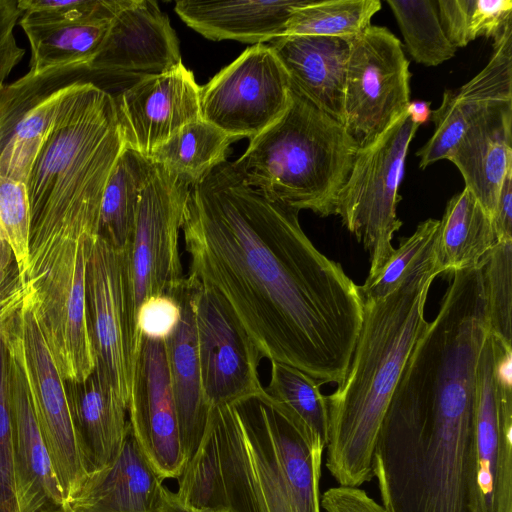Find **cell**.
<instances>
[{
    "label": "cell",
    "mask_w": 512,
    "mask_h": 512,
    "mask_svg": "<svg viewBox=\"0 0 512 512\" xmlns=\"http://www.w3.org/2000/svg\"><path fill=\"white\" fill-rule=\"evenodd\" d=\"M406 112L410 119L415 124L420 126L421 124H424L430 120L432 111L430 109L429 102L423 100H415L409 102Z\"/></svg>",
    "instance_id": "bcb514c9"
},
{
    "label": "cell",
    "mask_w": 512,
    "mask_h": 512,
    "mask_svg": "<svg viewBox=\"0 0 512 512\" xmlns=\"http://www.w3.org/2000/svg\"><path fill=\"white\" fill-rule=\"evenodd\" d=\"M17 2L0 0V85L25 54L14 36V28L22 16Z\"/></svg>",
    "instance_id": "7bdbcfd3"
},
{
    "label": "cell",
    "mask_w": 512,
    "mask_h": 512,
    "mask_svg": "<svg viewBox=\"0 0 512 512\" xmlns=\"http://www.w3.org/2000/svg\"><path fill=\"white\" fill-rule=\"evenodd\" d=\"M233 137L201 118L188 123L148 156L192 186L226 160Z\"/></svg>",
    "instance_id": "4dcf8cb0"
},
{
    "label": "cell",
    "mask_w": 512,
    "mask_h": 512,
    "mask_svg": "<svg viewBox=\"0 0 512 512\" xmlns=\"http://www.w3.org/2000/svg\"><path fill=\"white\" fill-rule=\"evenodd\" d=\"M492 224L497 242L512 241V168L501 184Z\"/></svg>",
    "instance_id": "f6af8a7d"
},
{
    "label": "cell",
    "mask_w": 512,
    "mask_h": 512,
    "mask_svg": "<svg viewBox=\"0 0 512 512\" xmlns=\"http://www.w3.org/2000/svg\"><path fill=\"white\" fill-rule=\"evenodd\" d=\"M511 355L487 335L476 376L473 512H512Z\"/></svg>",
    "instance_id": "7c38bea8"
},
{
    "label": "cell",
    "mask_w": 512,
    "mask_h": 512,
    "mask_svg": "<svg viewBox=\"0 0 512 512\" xmlns=\"http://www.w3.org/2000/svg\"><path fill=\"white\" fill-rule=\"evenodd\" d=\"M131 430L163 479H177L187 462L172 395L164 341L142 337L128 406Z\"/></svg>",
    "instance_id": "ffe728a7"
},
{
    "label": "cell",
    "mask_w": 512,
    "mask_h": 512,
    "mask_svg": "<svg viewBox=\"0 0 512 512\" xmlns=\"http://www.w3.org/2000/svg\"><path fill=\"white\" fill-rule=\"evenodd\" d=\"M435 252L443 273L474 268L497 242L492 218L464 187L439 220Z\"/></svg>",
    "instance_id": "f1b7e54d"
},
{
    "label": "cell",
    "mask_w": 512,
    "mask_h": 512,
    "mask_svg": "<svg viewBox=\"0 0 512 512\" xmlns=\"http://www.w3.org/2000/svg\"><path fill=\"white\" fill-rule=\"evenodd\" d=\"M182 63L168 16L151 0H112L105 39L88 63L93 75L139 76L169 71Z\"/></svg>",
    "instance_id": "ac0fdd59"
},
{
    "label": "cell",
    "mask_w": 512,
    "mask_h": 512,
    "mask_svg": "<svg viewBox=\"0 0 512 512\" xmlns=\"http://www.w3.org/2000/svg\"><path fill=\"white\" fill-rule=\"evenodd\" d=\"M512 101V25L494 40L487 65L457 89H446L431 112V138L417 152L422 169L446 159L465 131L491 106Z\"/></svg>",
    "instance_id": "44dd1931"
},
{
    "label": "cell",
    "mask_w": 512,
    "mask_h": 512,
    "mask_svg": "<svg viewBox=\"0 0 512 512\" xmlns=\"http://www.w3.org/2000/svg\"><path fill=\"white\" fill-rule=\"evenodd\" d=\"M0 512H18L13 474L10 356L0 334Z\"/></svg>",
    "instance_id": "ab89813d"
},
{
    "label": "cell",
    "mask_w": 512,
    "mask_h": 512,
    "mask_svg": "<svg viewBox=\"0 0 512 512\" xmlns=\"http://www.w3.org/2000/svg\"><path fill=\"white\" fill-rule=\"evenodd\" d=\"M409 62L400 40L386 27H368L351 40L343 122L358 149L374 142L410 102Z\"/></svg>",
    "instance_id": "8fae6325"
},
{
    "label": "cell",
    "mask_w": 512,
    "mask_h": 512,
    "mask_svg": "<svg viewBox=\"0 0 512 512\" xmlns=\"http://www.w3.org/2000/svg\"><path fill=\"white\" fill-rule=\"evenodd\" d=\"M0 220L11 245L20 281L28 266L30 211L24 183L0 174Z\"/></svg>",
    "instance_id": "f35d334b"
},
{
    "label": "cell",
    "mask_w": 512,
    "mask_h": 512,
    "mask_svg": "<svg viewBox=\"0 0 512 512\" xmlns=\"http://www.w3.org/2000/svg\"><path fill=\"white\" fill-rule=\"evenodd\" d=\"M96 237L67 238L30 251L20 281L32 291L39 327L65 380H83L95 367L86 320L85 275Z\"/></svg>",
    "instance_id": "52a82bcc"
},
{
    "label": "cell",
    "mask_w": 512,
    "mask_h": 512,
    "mask_svg": "<svg viewBox=\"0 0 512 512\" xmlns=\"http://www.w3.org/2000/svg\"><path fill=\"white\" fill-rule=\"evenodd\" d=\"M442 28L456 48L483 36L499 38L512 25L510 0H437Z\"/></svg>",
    "instance_id": "d590c367"
},
{
    "label": "cell",
    "mask_w": 512,
    "mask_h": 512,
    "mask_svg": "<svg viewBox=\"0 0 512 512\" xmlns=\"http://www.w3.org/2000/svg\"><path fill=\"white\" fill-rule=\"evenodd\" d=\"M309 0H179L175 12L203 37L263 44L284 35L291 13Z\"/></svg>",
    "instance_id": "4316f807"
},
{
    "label": "cell",
    "mask_w": 512,
    "mask_h": 512,
    "mask_svg": "<svg viewBox=\"0 0 512 512\" xmlns=\"http://www.w3.org/2000/svg\"><path fill=\"white\" fill-rule=\"evenodd\" d=\"M436 243V241H435ZM435 243L388 296L363 303V318L348 370L326 396V467L340 486L374 478L376 439L406 362L427 326L424 307L433 280L443 273Z\"/></svg>",
    "instance_id": "3957f363"
},
{
    "label": "cell",
    "mask_w": 512,
    "mask_h": 512,
    "mask_svg": "<svg viewBox=\"0 0 512 512\" xmlns=\"http://www.w3.org/2000/svg\"><path fill=\"white\" fill-rule=\"evenodd\" d=\"M320 508L323 512H386L365 490L340 485L320 495Z\"/></svg>",
    "instance_id": "ee69618b"
},
{
    "label": "cell",
    "mask_w": 512,
    "mask_h": 512,
    "mask_svg": "<svg viewBox=\"0 0 512 512\" xmlns=\"http://www.w3.org/2000/svg\"><path fill=\"white\" fill-rule=\"evenodd\" d=\"M467 188L493 216L501 184L512 168V101L487 109L449 153Z\"/></svg>",
    "instance_id": "d4e9b609"
},
{
    "label": "cell",
    "mask_w": 512,
    "mask_h": 512,
    "mask_svg": "<svg viewBox=\"0 0 512 512\" xmlns=\"http://www.w3.org/2000/svg\"><path fill=\"white\" fill-rule=\"evenodd\" d=\"M82 466L88 476L108 466L129 427L128 408L96 370L83 380L64 379Z\"/></svg>",
    "instance_id": "cb8c5ba5"
},
{
    "label": "cell",
    "mask_w": 512,
    "mask_h": 512,
    "mask_svg": "<svg viewBox=\"0 0 512 512\" xmlns=\"http://www.w3.org/2000/svg\"><path fill=\"white\" fill-rule=\"evenodd\" d=\"M358 147L344 125L290 85L285 112L233 162L250 186L297 210L334 215Z\"/></svg>",
    "instance_id": "8992f818"
},
{
    "label": "cell",
    "mask_w": 512,
    "mask_h": 512,
    "mask_svg": "<svg viewBox=\"0 0 512 512\" xmlns=\"http://www.w3.org/2000/svg\"><path fill=\"white\" fill-rule=\"evenodd\" d=\"M93 75L87 63H70L0 85V174L26 184L65 102Z\"/></svg>",
    "instance_id": "5bb4252c"
},
{
    "label": "cell",
    "mask_w": 512,
    "mask_h": 512,
    "mask_svg": "<svg viewBox=\"0 0 512 512\" xmlns=\"http://www.w3.org/2000/svg\"><path fill=\"white\" fill-rule=\"evenodd\" d=\"M123 148L114 97L85 83L65 102L25 184L29 249L97 236L103 192Z\"/></svg>",
    "instance_id": "277c9868"
},
{
    "label": "cell",
    "mask_w": 512,
    "mask_h": 512,
    "mask_svg": "<svg viewBox=\"0 0 512 512\" xmlns=\"http://www.w3.org/2000/svg\"><path fill=\"white\" fill-rule=\"evenodd\" d=\"M181 318V307L169 295L146 298L136 312L138 333L146 339L165 341L175 330Z\"/></svg>",
    "instance_id": "60d3db41"
},
{
    "label": "cell",
    "mask_w": 512,
    "mask_h": 512,
    "mask_svg": "<svg viewBox=\"0 0 512 512\" xmlns=\"http://www.w3.org/2000/svg\"><path fill=\"white\" fill-rule=\"evenodd\" d=\"M17 4L22 14L79 19L108 12L111 0H19Z\"/></svg>",
    "instance_id": "b9f144b4"
},
{
    "label": "cell",
    "mask_w": 512,
    "mask_h": 512,
    "mask_svg": "<svg viewBox=\"0 0 512 512\" xmlns=\"http://www.w3.org/2000/svg\"><path fill=\"white\" fill-rule=\"evenodd\" d=\"M439 223L429 218L419 223L409 237L402 238L385 265L358 286L362 303L380 300L399 286L406 272L435 243Z\"/></svg>",
    "instance_id": "74e56055"
},
{
    "label": "cell",
    "mask_w": 512,
    "mask_h": 512,
    "mask_svg": "<svg viewBox=\"0 0 512 512\" xmlns=\"http://www.w3.org/2000/svg\"><path fill=\"white\" fill-rule=\"evenodd\" d=\"M0 333L10 356L13 474L18 512H70L36 418L10 296L0 298Z\"/></svg>",
    "instance_id": "e0dca14e"
},
{
    "label": "cell",
    "mask_w": 512,
    "mask_h": 512,
    "mask_svg": "<svg viewBox=\"0 0 512 512\" xmlns=\"http://www.w3.org/2000/svg\"><path fill=\"white\" fill-rule=\"evenodd\" d=\"M489 333L511 346L512 241L496 242L480 260Z\"/></svg>",
    "instance_id": "8d00e7d4"
},
{
    "label": "cell",
    "mask_w": 512,
    "mask_h": 512,
    "mask_svg": "<svg viewBox=\"0 0 512 512\" xmlns=\"http://www.w3.org/2000/svg\"><path fill=\"white\" fill-rule=\"evenodd\" d=\"M290 101L289 78L266 44L248 47L200 88V118L234 139L253 138Z\"/></svg>",
    "instance_id": "9a60e30c"
},
{
    "label": "cell",
    "mask_w": 512,
    "mask_h": 512,
    "mask_svg": "<svg viewBox=\"0 0 512 512\" xmlns=\"http://www.w3.org/2000/svg\"><path fill=\"white\" fill-rule=\"evenodd\" d=\"M191 187L186 180L154 163L126 248L135 319L146 298L163 294L172 297L184 282L179 232Z\"/></svg>",
    "instance_id": "4fadbf2b"
},
{
    "label": "cell",
    "mask_w": 512,
    "mask_h": 512,
    "mask_svg": "<svg viewBox=\"0 0 512 512\" xmlns=\"http://www.w3.org/2000/svg\"><path fill=\"white\" fill-rule=\"evenodd\" d=\"M172 297L181 307V318L164 344L180 440L188 460L206 432L213 408L202 388L192 296L186 277Z\"/></svg>",
    "instance_id": "484cf974"
},
{
    "label": "cell",
    "mask_w": 512,
    "mask_h": 512,
    "mask_svg": "<svg viewBox=\"0 0 512 512\" xmlns=\"http://www.w3.org/2000/svg\"><path fill=\"white\" fill-rule=\"evenodd\" d=\"M380 8L379 0H309L291 13L283 36L353 39L371 26Z\"/></svg>",
    "instance_id": "1f68e13d"
},
{
    "label": "cell",
    "mask_w": 512,
    "mask_h": 512,
    "mask_svg": "<svg viewBox=\"0 0 512 512\" xmlns=\"http://www.w3.org/2000/svg\"><path fill=\"white\" fill-rule=\"evenodd\" d=\"M153 166L148 156L124 146L111 171L101 200L97 236L117 249L129 246L140 197Z\"/></svg>",
    "instance_id": "f546056e"
},
{
    "label": "cell",
    "mask_w": 512,
    "mask_h": 512,
    "mask_svg": "<svg viewBox=\"0 0 512 512\" xmlns=\"http://www.w3.org/2000/svg\"><path fill=\"white\" fill-rule=\"evenodd\" d=\"M112 15L106 13L79 19L22 14L19 24L26 34L31 58L29 70L40 71L70 63H89L100 49Z\"/></svg>",
    "instance_id": "83f0119b"
},
{
    "label": "cell",
    "mask_w": 512,
    "mask_h": 512,
    "mask_svg": "<svg viewBox=\"0 0 512 512\" xmlns=\"http://www.w3.org/2000/svg\"><path fill=\"white\" fill-rule=\"evenodd\" d=\"M174 494L182 505L194 511L229 512L211 415L199 446L177 478Z\"/></svg>",
    "instance_id": "d6a6232c"
},
{
    "label": "cell",
    "mask_w": 512,
    "mask_h": 512,
    "mask_svg": "<svg viewBox=\"0 0 512 512\" xmlns=\"http://www.w3.org/2000/svg\"><path fill=\"white\" fill-rule=\"evenodd\" d=\"M195 318L201 382L212 407L232 405L264 391L262 356L237 317L213 288L186 277Z\"/></svg>",
    "instance_id": "2e32d148"
},
{
    "label": "cell",
    "mask_w": 512,
    "mask_h": 512,
    "mask_svg": "<svg viewBox=\"0 0 512 512\" xmlns=\"http://www.w3.org/2000/svg\"><path fill=\"white\" fill-rule=\"evenodd\" d=\"M163 480L129 424L117 456L86 478L69 506L70 512H160Z\"/></svg>",
    "instance_id": "603a6c76"
},
{
    "label": "cell",
    "mask_w": 512,
    "mask_h": 512,
    "mask_svg": "<svg viewBox=\"0 0 512 512\" xmlns=\"http://www.w3.org/2000/svg\"><path fill=\"white\" fill-rule=\"evenodd\" d=\"M419 126L405 112L355 156L335 204L334 215L369 253L368 275L377 273L394 252L392 238L402 222L396 214L405 159Z\"/></svg>",
    "instance_id": "ba28073f"
},
{
    "label": "cell",
    "mask_w": 512,
    "mask_h": 512,
    "mask_svg": "<svg viewBox=\"0 0 512 512\" xmlns=\"http://www.w3.org/2000/svg\"><path fill=\"white\" fill-rule=\"evenodd\" d=\"M200 88L181 63L123 90L114 100L124 146L149 156L182 127L200 119Z\"/></svg>",
    "instance_id": "d6986e66"
},
{
    "label": "cell",
    "mask_w": 512,
    "mask_h": 512,
    "mask_svg": "<svg viewBox=\"0 0 512 512\" xmlns=\"http://www.w3.org/2000/svg\"><path fill=\"white\" fill-rule=\"evenodd\" d=\"M299 210L248 185L232 162L191 189L182 227L188 278L215 289L262 358L340 384L363 318L356 285L306 236Z\"/></svg>",
    "instance_id": "6da1fadb"
},
{
    "label": "cell",
    "mask_w": 512,
    "mask_h": 512,
    "mask_svg": "<svg viewBox=\"0 0 512 512\" xmlns=\"http://www.w3.org/2000/svg\"><path fill=\"white\" fill-rule=\"evenodd\" d=\"M406 49L425 66H437L451 59L457 48L447 38L439 17L437 0H387Z\"/></svg>",
    "instance_id": "836d02e7"
},
{
    "label": "cell",
    "mask_w": 512,
    "mask_h": 512,
    "mask_svg": "<svg viewBox=\"0 0 512 512\" xmlns=\"http://www.w3.org/2000/svg\"><path fill=\"white\" fill-rule=\"evenodd\" d=\"M160 512H198L182 505L173 491L164 486L163 501Z\"/></svg>",
    "instance_id": "7dc6e473"
},
{
    "label": "cell",
    "mask_w": 512,
    "mask_h": 512,
    "mask_svg": "<svg viewBox=\"0 0 512 512\" xmlns=\"http://www.w3.org/2000/svg\"><path fill=\"white\" fill-rule=\"evenodd\" d=\"M477 365L450 343L409 356L373 455L386 512H473Z\"/></svg>",
    "instance_id": "7a4b0ae2"
},
{
    "label": "cell",
    "mask_w": 512,
    "mask_h": 512,
    "mask_svg": "<svg viewBox=\"0 0 512 512\" xmlns=\"http://www.w3.org/2000/svg\"><path fill=\"white\" fill-rule=\"evenodd\" d=\"M351 40L291 35L273 39L268 44L283 66L291 87L341 123Z\"/></svg>",
    "instance_id": "7402d4cb"
},
{
    "label": "cell",
    "mask_w": 512,
    "mask_h": 512,
    "mask_svg": "<svg viewBox=\"0 0 512 512\" xmlns=\"http://www.w3.org/2000/svg\"><path fill=\"white\" fill-rule=\"evenodd\" d=\"M13 315L36 418L64 498L70 506L87 475L82 466L61 375L35 314L32 291L12 278ZM70 508V507H69Z\"/></svg>",
    "instance_id": "30bf717a"
},
{
    "label": "cell",
    "mask_w": 512,
    "mask_h": 512,
    "mask_svg": "<svg viewBox=\"0 0 512 512\" xmlns=\"http://www.w3.org/2000/svg\"><path fill=\"white\" fill-rule=\"evenodd\" d=\"M271 362L270 382L265 392L283 406L325 446L328 439V407L320 384L301 370Z\"/></svg>",
    "instance_id": "e575fe53"
},
{
    "label": "cell",
    "mask_w": 512,
    "mask_h": 512,
    "mask_svg": "<svg viewBox=\"0 0 512 512\" xmlns=\"http://www.w3.org/2000/svg\"><path fill=\"white\" fill-rule=\"evenodd\" d=\"M85 302L94 370L128 408L142 336L136 327L126 248L95 238L86 264Z\"/></svg>",
    "instance_id": "9c48e42d"
},
{
    "label": "cell",
    "mask_w": 512,
    "mask_h": 512,
    "mask_svg": "<svg viewBox=\"0 0 512 512\" xmlns=\"http://www.w3.org/2000/svg\"><path fill=\"white\" fill-rule=\"evenodd\" d=\"M229 512H320L326 446L265 390L212 409Z\"/></svg>",
    "instance_id": "5b68a950"
}]
</instances>
